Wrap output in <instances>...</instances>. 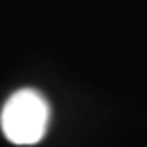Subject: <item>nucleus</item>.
I'll return each instance as SVG.
<instances>
[{"mask_svg":"<svg viewBox=\"0 0 147 147\" xmlns=\"http://www.w3.org/2000/svg\"><path fill=\"white\" fill-rule=\"evenodd\" d=\"M50 105L44 96L33 88H23L6 101L0 124L4 136L16 145L38 143L46 134Z\"/></svg>","mask_w":147,"mask_h":147,"instance_id":"1","label":"nucleus"}]
</instances>
